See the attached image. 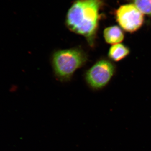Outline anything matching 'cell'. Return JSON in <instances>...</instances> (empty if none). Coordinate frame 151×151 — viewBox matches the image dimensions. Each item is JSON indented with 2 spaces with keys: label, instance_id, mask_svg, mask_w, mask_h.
Returning <instances> with one entry per match:
<instances>
[{
  "label": "cell",
  "instance_id": "1",
  "mask_svg": "<svg viewBox=\"0 0 151 151\" xmlns=\"http://www.w3.org/2000/svg\"><path fill=\"white\" fill-rule=\"evenodd\" d=\"M103 4V0H76L68 12L67 27L84 36L91 46L94 44Z\"/></svg>",
  "mask_w": 151,
  "mask_h": 151
},
{
  "label": "cell",
  "instance_id": "2",
  "mask_svg": "<svg viewBox=\"0 0 151 151\" xmlns=\"http://www.w3.org/2000/svg\"><path fill=\"white\" fill-rule=\"evenodd\" d=\"M86 60L87 56L84 52L74 48L56 51L53 55L52 62L56 76L60 80H67Z\"/></svg>",
  "mask_w": 151,
  "mask_h": 151
},
{
  "label": "cell",
  "instance_id": "3",
  "mask_svg": "<svg viewBox=\"0 0 151 151\" xmlns=\"http://www.w3.org/2000/svg\"><path fill=\"white\" fill-rule=\"evenodd\" d=\"M115 70V65L111 61L101 60L86 72L85 79L87 84L93 89H101L109 83Z\"/></svg>",
  "mask_w": 151,
  "mask_h": 151
},
{
  "label": "cell",
  "instance_id": "4",
  "mask_svg": "<svg viewBox=\"0 0 151 151\" xmlns=\"http://www.w3.org/2000/svg\"><path fill=\"white\" fill-rule=\"evenodd\" d=\"M115 15L117 22L127 32L137 31L144 23L143 14L132 4L121 6L116 10Z\"/></svg>",
  "mask_w": 151,
  "mask_h": 151
},
{
  "label": "cell",
  "instance_id": "5",
  "mask_svg": "<svg viewBox=\"0 0 151 151\" xmlns=\"http://www.w3.org/2000/svg\"><path fill=\"white\" fill-rule=\"evenodd\" d=\"M103 35L107 43L113 45L122 42L125 37L123 30L118 26H113L106 28L104 30Z\"/></svg>",
  "mask_w": 151,
  "mask_h": 151
},
{
  "label": "cell",
  "instance_id": "6",
  "mask_svg": "<svg viewBox=\"0 0 151 151\" xmlns=\"http://www.w3.org/2000/svg\"><path fill=\"white\" fill-rule=\"evenodd\" d=\"M130 53L129 48L126 45L119 43L113 45L108 52L109 58L116 62L120 61L126 57Z\"/></svg>",
  "mask_w": 151,
  "mask_h": 151
},
{
  "label": "cell",
  "instance_id": "7",
  "mask_svg": "<svg viewBox=\"0 0 151 151\" xmlns=\"http://www.w3.org/2000/svg\"><path fill=\"white\" fill-rule=\"evenodd\" d=\"M132 1L141 12L151 16V0H132Z\"/></svg>",
  "mask_w": 151,
  "mask_h": 151
}]
</instances>
